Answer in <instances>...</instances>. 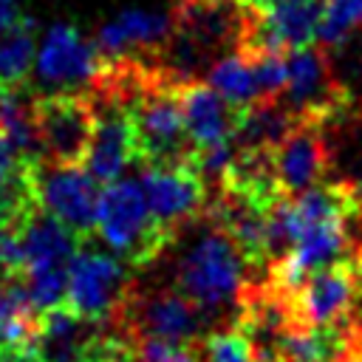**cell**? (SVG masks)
Masks as SVG:
<instances>
[{
  "instance_id": "cell-8",
  "label": "cell",
  "mask_w": 362,
  "mask_h": 362,
  "mask_svg": "<svg viewBox=\"0 0 362 362\" xmlns=\"http://www.w3.org/2000/svg\"><path fill=\"white\" fill-rule=\"evenodd\" d=\"M130 342L110 325L57 305L40 317L34 351L42 362H107Z\"/></svg>"
},
{
  "instance_id": "cell-10",
  "label": "cell",
  "mask_w": 362,
  "mask_h": 362,
  "mask_svg": "<svg viewBox=\"0 0 362 362\" xmlns=\"http://www.w3.org/2000/svg\"><path fill=\"white\" fill-rule=\"evenodd\" d=\"M141 189L153 215L170 229L181 232L184 226L204 221L209 212L212 189L192 161L187 164H139Z\"/></svg>"
},
{
  "instance_id": "cell-21",
  "label": "cell",
  "mask_w": 362,
  "mask_h": 362,
  "mask_svg": "<svg viewBox=\"0 0 362 362\" xmlns=\"http://www.w3.org/2000/svg\"><path fill=\"white\" fill-rule=\"evenodd\" d=\"M331 141L334 173L362 192V102H354L322 124Z\"/></svg>"
},
{
  "instance_id": "cell-2",
  "label": "cell",
  "mask_w": 362,
  "mask_h": 362,
  "mask_svg": "<svg viewBox=\"0 0 362 362\" xmlns=\"http://www.w3.org/2000/svg\"><path fill=\"white\" fill-rule=\"evenodd\" d=\"M252 283V269L235 240L206 218V229L189 243L175 263V288L195 300L215 325L232 322L223 311L238 314L240 297Z\"/></svg>"
},
{
  "instance_id": "cell-13",
  "label": "cell",
  "mask_w": 362,
  "mask_h": 362,
  "mask_svg": "<svg viewBox=\"0 0 362 362\" xmlns=\"http://www.w3.org/2000/svg\"><path fill=\"white\" fill-rule=\"evenodd\" d=\"M90 99L96 107V124L85 156V167L99 184H110L139 158L136 127L124 102L99 93H90Z\"/></svg>"
},
{
  "instance_id": "cell-3",
  "label": "cell",
  "mask_w": 362,
  "mask_h": 362,
  "mask_svg": "<svg viewBox=\"0 0 362 362\" xmlns=\"http://www.w3.org/2000/svg\"><path fill=\"white\" fill-rule=\"evenodd\" d=\"M96 232L130 269H147L175 240V232L153 215L141 181L130 178H116L102 189Z\"/></svg>"
},
{
  "instance_id": "cell-12",
  "label": "cell",
  "mask_w": 362,
  "mask_h": 362,
  "mask_svg": "<svg viewBox=\"0 0 362 362\" xmlns=\"http://www.w3.org/2000/svg\"><path fill=\"white\" fill-rule=\"evenodd\" d=\"M294 300L303 325H334L356 320L359 266L351 260H337L322 269H314L303 280Z\"/></svg>"
},
{
  "instance_id": "cell-20",
  "label": "cell",
  "mask_w": 362,
  "mask_h": 362,
  "mask_svg": "<svg viewBox=\"0 0 362 362\" xmlns=\"http://www.w3.org/2000/svg\"><path fill=\"white\" fill-rule=\"evenodd\" d=\"M0 133L25 161H42L37 130V90L28 85L0 88Z\"/></svg>"
},
{
  "instance_id": "cell-28",
  "label": "cell",
  "mask_w": 362,
  "mask_h": 362,
  "mask_svg": "<svg viewBox=\"0 0 362 362\" xmlns=\"http://www.w3.org/2000/svg\"><path fill=\"white\" fill-rule=\"evenodd\" d=\"M23 161H25V158L17 153V147H14V144L0 133V178H3V175H8V173H11L14 167H20ZM34 164H37V161H34Z\"/></svg>"
},
{
  "instance_id": "cell-25",
  "label": "cell",
  "mask_w": 362,
  "mask_h": 362,
  "mask_svg": "<svg viewBox=\"0 0 362 362\" xmlns=\"http://www.w3.org/2000/svg\"><path fill=\"white\" fill-rule=\"evenodd\" d=\"M198 348L204 362H260L249 337L235 320L209 328L206 337L198 342Z\"/></svg>"
},
{
  "instance_id": "cell-29",
  "label": "cell",
  "mask_w": 362,
  "mask_h": 362,
  "mask_svg": "<svg viewBox=\"0 0 362 362\" xmlns=\"http://www.w3.org/2000/svg\"><path fill=\"white\" fill-rule=\"evenodd\" d=\"M20 8H17V0H0V34L6 28H11L17 20H20Z\"/></svg>"
},
{
  "instance_id": "cell-11",
  "label": "cell",
  "mask_w": 362,
  "mask_h": 362,
  "mask_svg": "<svg viewBox=\"0 0 362 362\" xmlns=\"http://www.w3.org/2000/svg\"><path fill=\"white\" fill-rule=\"evenodd\" d=\"M37 198L45 212H51L59 223H65L79 240H90L96 235L99 215V181L79 167H59L48 161H37Z\"/></svg>"
},
{
  "instance_id": "cell-1",
  "label": "cell",
  "mask_w": 362,
  "mask_h": 362,
  "mask_svg": "<svg viewBox=\"0 0 362 362\" xmlns=\"http://www.w3.org/2000/svg\"><path fill=\"white\" fill-rule=\"evenodd\" d=\"M260 11L240 0H175L173 31L158 54L161 68L175 79H198L218 57L249 42Z\"/></svg>"
},
{
  "instance_id": "cell-23",
  "label": "cell",
  "mask_w": 362,
  "mask_h": 362,
  "mask_svg": "<svg viewBox=\"0 0 362 362\" xmlns=\"http://www.w3.org/2000/svg\"><path fill=\"white\" fill-rule=\"evenodd\" d=\"M37 62V23L20 17L0 34V88L25 85Z\"/></svg>"
},
{
  "instance_id": "cell-32",
  "label": "cell",
  "mask_w": 362,
  "mask_h": 362,
  "mask_svg": "<svg viewBox=\"0 0 362 362\" xmlns=\"http://www.w3.org/2000/svg\"><path fill=\"white\" fill-rule=\"evenodd\" d=\"M240 3H246V6H252V8H269V6H272V0H240Z\"/></svg>"
},
{
  "instance_id": "cell-31",
  "label": "cell",
  "mask_w": 362,
  "mask_h": 362,
  "mask_svg": "<svg viewBox=\"0 0 362 362\" xmlns=\"http://www.w3.org/2000/svg\"><path fill=\"white\" fill-rule=\"evenodd\" d=\"M107 362H139V356L133 354V348H122L119 354H113Z\"/></svg>"
},
{
  "instance_id": "cell-6",
  "label": "cell",
  "mask_w": 362,
  "mask_h": 362,
  "mask_svg": "<svg viewBox=\"0 0 362 362\" xmlns=\"http://www.w3.org/2000/svg\"><path fill=\"white\" fill-rule=\"evenodd\" d=\"M286 62L288 82L280 99L297 116V122L325 124L351 105V93L339 82L325 45L311 42L305 48H294L286 54Z\"/></svg>"
},
{
  "instance_id": "cell-4",
  "label": "cell",
  "mask_w": 362,
  "mask_h": 362,
  "mask_svg": "<svg viewBox=\"0 0 362 362\" xmlns=\"http://www.w3.org/2000/svg\"><path fill=\"white\" fill-rule=\"evenodd\" d=\"M130 345L136 339H164L178 345H198L215 322L181 288H141L133 283L127 303L110 322Z\"/></svg>"
},
{
  "instance_id": "cell-14",
  "label": "cell",
  "mask_w": 362,
  "mask_h": 362,
  "mask_svg": "<svg viewBox=\"0 0 362 362\" xmlns=\"http://www.w3.org/2000/svg\"><path fill=\"white\" fill-rule=\"evenodd\" d=\"M274 167H277V181L286 198H294L328 181L334 173V158H331V141L325 127L300 122L274 147Z\"/></svg>"
},
{
  "instance_id": "cell-7",
  "label": "cell",
  "mask_w": 362,
  "mask_h": 362,
  "mask_svg": "<svg viewBox=\"0 0 362 362\" xmlns=\"http://www.w3.org/2000/svg\"><path fill=\"white\" fill-rule=\"evenodd\" d=\"M105 71V54L93 40H85L79 28L57 23L45 31L37 51L34 76L42 93H90Z\"/></svg>"
},
{
  "instance_id": "cell-15",
  "label": "cell",
  "mask_w": 362,
  "mask_h": 362,
  "mask_svg": "<svg viewBox=\"0 0 362 362\" xmlns=\"http://www.w3.org/2000/svg\"><path fill=\"white\" fill-rule=\"evenodd\" d=\"M325 0H272L257 14L255 31L240 51H294L317 42Z\"/></svg>"
},
{
  "instance_id": "cell-16",
  "label": "cell",
  "mask_w": 362,
  "mask_h": 362,
  "mask_svg": "<svg viewBox=\"0 0 362 362\" xmlns=\"http://www.w3.org/2000/svg\"><path fill=\"white\" fill-rule=\"evenodd\" d=\"M178 102H181L184 127L195 153L232 141L238 107H232L209 82H201V79L178 82Z\"/></svg>"
},
{
  "instance_id": "cell-24",
  "label": "cell",
  "mask_w": 362,
  "mask_h": 362,
  "mask_svg": "<svg viewBox=\"0 0 362 362\" xmlns=\"http://www.w3.org/2000/svg\"><path fill=\"white\" fill-rule=\"evenodd\" d=\"M34 167V161H23L0 178V226H20L28 215L40 209Z\"/></svg>"
},
{
  "instance_id": "cell-5",
  "label": "cell",
  "mask_w": 362,
  "mask_h": 362,
  "mask_svg": "<svg viewBox=\"0 0 362 362\" xmlns=\"http://www.w3.org/2000/svg\"><path fill=\"white\" fill-rule=\"evenodd\" d=\"M133 283V269L122 257H113L90 246V240H82L68 263L65 305L88 320L113 322L127 303Z\"/></svg>"
},
{
  "instance_id": "cell-27",
  "label": "cell",
  "mask_w": 362,
  "mask_h": 362,
  "mask_svg": "<svg viewBox=\"0 0 362 362\" xmlns=\"http://www.w3.org/2000/svg\"><path fill=\"white\" fill-rule=\"evenodd\" d=\"M133 354L139 362H204L198 345H178V342H164V339H136Z\"/></svg>"
},
{
  "instance_id": "cell-18",
  "label": "cell",
  "mask_w": 362,
  "mask_h": 362,
  "mask_svg": "<svg viewBox=\"0 0 362 362\" xmlns=\"http://www.w3.org/2000/svg\"><path fill=\"white\" fill-rule=\"evenodd\" d=\"M20 235H23V252H25L23 277L28 272H42V269H68L74 252L82 243L65 223H59L42 206L23 221Z\"/></svg>"
},
{
  "instance_id": "cell-26",
  "label": "cell",
  "mask_w": 362,
  "mask_h": 362,
  "mask_svg": "<svg viewBox=\"0 0 362 362\" xmlns=\"http://www.w3.org/2000/svg\"><path fill=\"white\" fill-rule=\"evenodd\" d=\"M359 25H362V0H325L317 42L325 48H337L348 42Z\"/></svg>"
},
{
  "instance_id": "cell-9",
  "label": "cell",
  "mask_w": 362,
  "mask_h": 362,
  "mask_svg": "<svg viewBox=\"0 0 362 362\" xmlns=\"http://www.w3.org/2000/svg\"><path fill=\"white\" fill-rule=\"evenodd\" d=\"M96 124L90 93H37V130L42 161L59 167L85 164Z\"/></svg>"
},
{
  "instance_id": "cell-30",
  "label": "cell",
  "mask_w": 362,
  "mask_h": 362,
  "mask_svg": "<svg viewBox=\"0 0 362 362\" xmlns=\"http://www.w3.org/2000/svg\"><path fill=\"white\" fill-rule=\"evenodd\" d=\"M342 362H362V325H359V331H356L354 342L348 345V351H345Z\"/></svg>"
},
{
  "instance_id": "cell-19",
  "label": "cell",
  "mask_w": 362,
  "mask_h": 362,
  "mask_svg": "<svg viewBox=\"0 0 362 362\" xmlns=\"http://www.w3.org/2000/svg\"><path fill=\"white\" fill-rule=\"evenodd\" d=\"M297 116L286 107L283 99H257L235 110V147H255V150H274L294 127Z\"/></svg>"
},
{
  "instance_id": "cell-17",
  "label": "cell",
  "mask_w": 362,
  "mask_h": 362,
  "mask_svg": "<svg viewBox=\"0 0 362 362\" xmlns=\"http://www.w3.org/2000/svg\"><path fill=\"white\" fill-rule=\"evenodd\" d=\"M173 31V20L170 14L161 11H141V8H130L122 11L119 17L107 20L93 42L99 45V51L107 59H119V57H156L164 51L167 40Z\"/></svg>"
},
{
  "instance_id": "cell-22",
  "label": "cell",
  "mask_w": 362,
  "mask_h": 362,
  "mask_svg": "<svg viewBox=\"0 0 362 362\" xmlns=\"http://www.w3.org/2000/svg\"><path fill=\"white\" fill-rule=\"evenodd\" d=\"M206 82L232 107H243V105H252V102L263 99L260 96V82H257L255 59L246 51H229V54L218 57L206 68Z\"/></svg>"
}]
</instances>
